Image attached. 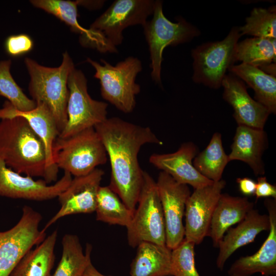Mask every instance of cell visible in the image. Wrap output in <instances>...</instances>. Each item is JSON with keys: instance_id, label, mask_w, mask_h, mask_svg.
Instances as JSON below:
<instances>
[{"instance_id": "cell-30", "label": "cell", "mask_w": 276, "mask_h": 276, "mask_svg": "<svg viewBox=\"0 0 276 276\" xmlns=\"http://www.w3.org/2000/svg\"><path fill=\"white\" fill-rule=\"evenodd\" d=\"M95 212L97 220L126 227L133 215L109 186L100 187Z\"/></svg>"}, {"instance_id": "cell-20", "label": "cell", "mask_w": 276, "mask_h": 276, "mask_svg": "<svg viewBox=\"0 0 276 276\" xmlns=\"http://www.w3.org/2000/svg\"><path fill=\"white\" fill-rule=\"evenodd\" d=\"M269 228L268 215L260 214L257 210H251L237 226L228 229L219 242L217 268L222 270L227 260L236 250L252 242L259 233L268 231Z\"/></svg>"}, {"instance_id": "cell-1", "label": "cell", "mask_w": 276, "mask_h": 276, "mask_svg": "<svg viewBox=\"0 0 276 276\" xmlns=\"http://www.w3.org/2000/svg\"><path fill=\"white\" fill-rule=\"evenodd\" d=\"M94 128L109 158L111 174L109 187L134 213L143 182L139 151L145 144L162 145L163 142L149 127L118 117L107 118Z\"/></svg>"}, {"instance_id": "cell-5", "label": "cell", "mask_w": 276, "mask_h": 276, "mask_svg": "<svg viewBox=\"0 0 276 276\" xmlns=\"http://www.w3.org/2000/svg\"><path fill=\"white\" fill-rule=\"evenodd\" d=\"M86 61L96 70L94 77L100 81L102 98L124 113L131 112L135 106V97L140 91L135 78L142 70L141 61L129 56L115 66L102 59L103 64L89 58Z\"/></svg>"}, {"instance_id": "cell-29", "label": "cell", "mask_w": 276, "mask_h": 276, "mask_svg": "<svg viewBox=\"0 0 276 276\" xmlns=\"http://www.w3.org/2000/svg\"><path fill=\"white\" fill-rule=\"evenodd\" d=\"M275 38L252 37L238 42L234 55V63H242L259 67L276 63Z\"/></svg>"}, {"instance_id": "cell-25", "label": "cell", "mask_w": 276, "mask_h": 276, "mask_svg": "<svg viewBox=\"0 0 276 276\" xmlns=\"http://www.w3.org/2000/svg\"><path fill=\"white\" fill-rule=\"evenodd\" d=\"M57 238L55 230L26 254L9 276H52Z\"/></svg>"}, {"instance_id": "cell-10", "label": "cell", "mask_w": 276, "mask_h": 276, "mask_svg": "<svg viewBox=\"0 0 276 276\" xmlns=\"http://www.w3.org/2000/svg\"><path fill=\"white\" fill-rule=\"evenodd\" d=\"M69 91L67 121L58 137L65 138L90 127L107 118L108 104L93 99L87 91V80L83 72L74 68L67 79Z\"/></svg>"}, {"instance_id": "cell-23", "label": "cell", "mask_w": 276, "mask_h": 276, "mask_svg": "<svg viewBox=\"0 0 276 276\" xmlns=\"http://www.w3.org/2000/svg\"><path fill=\"white\" fill-rule=\"evenodd\" d=\"M130 265V276L172 275V250L166 245L142 242Z\"/></svg>"}, {"instance_id": "cell-14", "label": "cell", "mask_w": 276, "mask_h": 276, "mask_svg": "<svg viewBox=\"0 0 276 276\" xmlns=\"http://www.w3.org/2000/svg\"><path fill=\"white\" fill-rule=\"evenodd\" d=\"M72 175L64 172L62 177L49 185L43 179L35 180L33 177L22 176L7 167L0 158V196L34 201L52 199L69 186Z\"/></svg>"}, {"instance_id": "cell-11", "label": "cell", "mask_w": 276, "mask_h": 276, "mask_svg": "<svg viewBox=\"0 0 276 276\" xmlns=\"http://www.w3.org/2000/svg\"><path fill=\"white\" fill-rule=\"evenodd\" d=\"M154 1L117 0L90 26L102 34L112 46L121 44L123 31L129 26H143L153 14Z\"/></svg>"}, {"instance_id": "cell-33", "label": "cell", "mask_w": 276, "mask_h": 276, "mask_svg": "<svg viewBox=\"0 0 276 276\" xmlns=\"http://www.w3.org/2000/svg\"><path fill=\"white\" fill-rule=\"evenodd\" d=\"M185 239L172 250V275L200 276L195 267L194 246Z\"/></svg>"}, {"instance_id": "cell-2", "label": "cell", "mask_w": 276, "mask_h": 276, "mask_svg": "<svg viewBox=\"0 0 276 276\" xmlns=\"http://www.w3.org/2000/svg\"><path fill=\"white\" fill-rule=\"evenodd\" d=\"M0 158L20 174L41 177L48 184L57 181L58 173L47 167L42 140L20 116L0 121Z\"/></svg>"}, {"instance_id": "cell-9", "label": "cell", "mask_w": 276, "mask_h": 276, "mask_svg": "<svg viewBox=\"0 0 276 276\" xmlns=\"http://www.w3.org/2000/svg\"><path fill=\"white\" fill-rule=\"evenodd\" d=\"M42 219L39 212L25 205L16 225L0 231V276H9L25 255L45 238V232L39 228Z\"/></svg>"}, {"instance_id": "cell-22", "label": "cell", "mask_w": 276, "mask_h": 276, "mask_svg": "<svg viewBox=\"0 0 276 276\" xmlns=\"http://www.w3.org/2000/svg\"><path fill=\"white\" fill-rule=\"evenodd\" d=\"M254 205L247 197L221 194L212 215L208 235L214 246L218 247L228 229L241 222L254 209Z\"/></svg>"}, {"instance_id": "cell-28", "label": "cell", "mask_w": 276, "mask_h": 276, "mask_svg": "<svg viewBox=\"0 0 276 276\" xmlns=\"http://www.w3.org/2000/svg\"><path fill=\"white\" fill-rule=\"evenodd\" d=\"M228 162V155L223 148L221 134L216 132L206 147L194 157L193 164L201 175L216 182L222 179L223 171Z\"/></svg>"}, {"instance_id": "cell-26", "label": "cell", "mask_w": 276, "mask_h": 276, "mask_svg": "<svg viewBox=\"0 0 276 276\" xmlns=\"http://www.w3.org/2000/svg\"><path fill=\"white\" fill-rule=\"evenodd\" d=\"M228 71L254 90L256 101L270 113L275 114L276 77L266 74L258 67L242 63L231 66Z\"/></svg>"}, {"instance_id": "cell-4", "label": "cell", "mask_w": 276, "mask_h": 276, "mask_svg": "<svg viewBox=\"0 0 276 276\" xmlns=\"http://www.w3.org/2000/svg\"><path fill=\"white\" fill-rule=\"evenodd\" d=\"M53 157L58 169L74 177L87 175L107 160L105 148L94 127L67 137L58 136L53 146Z\"/></svg>"}, {"instance_id": "cell-32", "label": "cell", "mask_w": 276, "mask_h": 276, "mask_svg": "<svg viewBox=\"0 0 276 276\" xmlns=\"http://www.w3.org/2000/svg\"><path fill=\"white\" fill-rule=\"evenodd\" d=\"M11 65V60L0 61V96L6 98L19 111L32 110L35 108L36 103L24 94L13 78Z\"/></svg>"}, {"instance_id": "cell-21", "label": "cell", "mask_w": 276, "mask_h": 276, "mask_svg": "<svg viewBox=\"0 0 276 276\" xmlns=\"http://www.w3.org/2000/svg\"><path fill=\"white\" fill-rule=\"evenodd\" d=\"M268 146L267 134L263 129L238 125L228 155L229 162L238 160L246 163L256 176L265 173L262 155Z\"/></svg>"}, {"instance_id": "cell-35", "label": "cell", "mask_w": 276, "mask_h": 276, "mask_svg": "<svg viewBox=\"0 0 276 276\" xmlns=\"http://www.w3.org/2000/svg\"><path fill=\"white\" fill-rule=\"evenodd\" d=\"M256 199L261 197H271L276 198V187L269 183L266 177L261 176L258 178L255 193Z\"/></svg>"}, {"instance_id": "cell-6", "label": "cell", "mask_w": 276, "mask_h": 276, "mask_svg": "<svg viewBox=\"0 0 276 276\" xmlns=\"http://www.w3.org/2000/svg\"><path fill=\"white\" fill-rule=\"evenodd\" d=\"M153 17L143 26L148 42L151 59L152 80L161 84V65L164 50L168 45L176 46L188 42L200 34V31L183 18L177 22L168 19L164 14L163 2L155 1Z\"/></svg>"}, {"instance_id": "cell-13", "label": "cell", "mask_w": 276, "mask_h": 276, "mask_svg": "<svg viewBox=\"0 0 276 276\" xmlns=\"http://www.w3.org/2000/svg\"><path fill=\"white\" fill-rule=\"evenodd\" d=\"M226 182L223 179L195 189L186 204L185 238L198 245L208 236L213 214Z\"/></svg>"}, {"instance_id": "cell-31", "label": "cell", "mask_w": 276, "mask_h": 276, "mask_svg": "<svg viewBox=\"0 0 276 276\" xmlns=\"http://www.w3.org/2000/svg\"><path fill=\"white\" fill-rule=\"evenodd\" d=\"M245 24L239 27L241 35L254 37L276 38V7L267 9L254 8L245 19Z\"/></svg>"}, {"instance_id": "cell-34", "label": "cell", "mask_w": 276, "mask_h": 276, "mask_svg": "<svg viewBox=\"0 0 276 276\" xmlns=\"http://www.w3.org/2000/svg\"><path fill=\"white\" fill-rule=\"evenodd\" d=\"M33 41L28 35L20 34L12 35L7 38L5 48L7 53L11 56H19L32 50Z\"/></svg>"}, {"instance_id": "cell-27", "label": "cell", "mask_w": 276, "mask_h": 276, "mask_svg": "<svg viewBox=\"0 0 276 276\" xmlns=\"http://www.w3.org/2000/svg\"><path fill=\"white\" fill-rule=\"evenodd\" d=\"M62 246L60 261L52 276H82L91 262V246L87 244L84 253L78 237L68 234L62 238Z\"/></svg>"}, {"instance_id": "cell-8", "label": "cell", "mask_w": 276, "mask_h": 276, "mask_svg": "<svg viewBox=\"0 0 276 276\" xmlns=\"http://www.w3.org/2000/svg\"><path fill=\"white\" fill-rule=\"evenodd\" d=\"M241 36L239 27H233L223 40L203 43L193 49V81L211 88H219L226 72L234 64L236 45Z\"/></svg>"}, {"instance_id": "cell-12", "label": "cell", "mask_w": 276, "mask_h": 276, "mask_svg": "<svg viewBox=\"0 0 276 276\" xmlns=\"http://www.w3.org/2000/svg\"><path fill=\"white\" fill-rule=\"evenodd\" d=\"M156 183L164 217L166 245L172 250L185 238L182 219L191 193L188 185L177 182L163 171L159 173Z\"/></svg>"}, {"instance_id": "cell-16", "label": "cell", "mask_w": 276, "mask_h": 276, "mask_svg": "<svg viewBox=\"0 0 276 276\" xmlns=\"http://www.w3.org/2000/svg\"><path fill=\"white\" fill-rule=\"evenodd\" d=\"M264 204L270 222L269 232L257 252L241 257L228 269L229 276H251L260 273L265 276L276 275V200L267 198Z\"/></svg>"}, {"instance_id": "cell-24", "label": "cell", "mask_w": 276, "mask_h": 276, "mask_svg": "<svg viewBox=\"0 0 276 276\" xmlns=\"http://www.w3.org/2000/svg\"><path fill=\"white\" fill-rule=\"evenodd\" d=\"M31 3L35 7L50 13L67 24L72 31L80 34V42L84 47L98 50L101 45V35L90 29H85L79 23L77 19V6L79 1L64 0H32Z\"/></svg>"}, {"instance_id": "cell-38", "label": "cell", "mask_w": 276, "mask_h": 276, "mask_svg": "<svg viewBox=\"0 0 276 276\" xmlns=\"http://www.w3.org/2000/svg\"><path fill=\"white\" fill-rule=\"evenodd\" d=\"M82 276H109L100 273L93 265L91 262L89 264Z\"/></svg>"}, {"instance_id": "cell-7", "label": "cell", "mask_w": 276, "mask_h": 276, "mask_svg": "<svg viewBox=\"0 0 276 276\" xmlns=\"http://www.w3.org/2000/svg\"><path fill=\"white\" fill-rule=\"evenodd\" d=\"M137 203L127 227L129 245L135 247L144 241L166 245L164 217L156 183L146 171Z\"/></svg>"}, {"instance_id": "cell-36", "label": "cell", "mask_w": 276, "mask_h": 276, "mask_svg": "<svg viewBox=\"0 0 276 276\" xmlns=\"http://www.w3.org/2000/svg\"><path fill=\"white\" fill-rule=\"evenodd\" d=\"M241 193L246 196L255 195L256 182L248 177L238 178L236 180Z\"/></svg>"}, {"instance_id": "cell-37", "label": "cell", "mask_w": 276, "mask_h": 276, "mask_svg": "<svg viewBox=\"0 0 276 276\" xmlns=\"http://www.w3.org/2000/svg\"><path fill=\"white\" fill-rule=\"evenodd\" d=\"M267 74L276 77V63L271 62L259 67Z\"/></svg>"}, {"instance_id": "cell-3", "label": "cell", "mask_w": 276, "mask_h": 276, "mask_svg": "<svg viewBox=\"0 0 276 276\" xmlns=\"http://www.w3.org/2000/svg\"><path fill=\"white\" fill-rule=\"evenodd\" d=\"M25 63L30 77L29 90L32 99L36 103L41 102L48 107L60 134L67 121V79L75 68L73 60L65 52L61 65L57 67L41 65L29 58H25Z\"/></svg>"}, {"instance_id": "cell-19", "label": "cell", "mask_w": 276, "mask_h": 276, "mask_svg": "<svg viewBox=\"0 0 276 276\" xmlns=\"http://www.w3.org/2000/svg\"><path fill=\"white\" fill-rule=\"evenodd\" d=\"M20 116L25 118L31 127L42 140L45 149L47 165L51 170L58 173L59 169L55 164L53 148L59 131L55 119L48 107L41 102L36 103L32 110L21 111L16 109L6 100L0 109V120Z\"/></svg>"}, {"instance_id": "cell-15", "label": "cell", "mask_w": 276, "mask_h": 276, "mask_svg": "<svg viewBox=\"0 0 276 276\" xmlns=\"http://www.w3.org/2000/svg\"><path fill=\"white\" fill-rule=\"evenodd\" d=\"M104 173L102 169L97 168L87 175L72 178L67 188L58 196L60 209L42 230L45 232L65 216L95 212L97 194Z\"/></svg>"}, {"instance_id": "cell-17", "label": "cell", "mask_w": 276, "mask_h": 276, "mask_svg": "<svg viewBox=\"0 0 276 276\" xmlns=\"http://www.w3.org/2000/svg\"><path fill=\"white\" fill-rule=\"evenodd\" d=\"M221 86L223 98L233 107L238 125L263 129L270 113L249 96L244 82L229 72L224 77Z\"/></svg>"}, {"instance_id": "cell-18", "label": "cell", "mask_w": 276, "mask_h": 276, "mask_svg": "<svg viewBox=\"0 0 276 276\" xmlns=\"http://www.w3.org/2000/svg\"><path fill=\"white\" fill-rule=\"evenodd\" d=\"M197 154V146L192 142H186L175 152L152 154L149 162L168 174L177 182L189 185L196 189L213 182L201 175L194 167L193 159Z\"/></svg>"}]
</instances>
